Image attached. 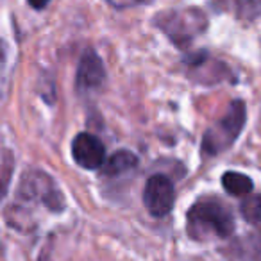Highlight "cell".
I'll return each mask as SVG.
<instances>
[{"label": "cell", "mask_w": 261, "mask_h": 261, "mask_svg": "<svg viewBox=\"0 0 261 261\" xmlns=\"http://www.w3.org/2000/svg\"><path fill=\"white\" fill-rule=\"evenodd\" d=\"M240 211H242L243 218L249 224L261 227V193L247 197L242 202V206H240Z\"/></svg>", "instance_id": "30bf717a"}, {"label": "cell", "mask_w": 261, "mask_h": 261, "mask_svg": "<svg viewBox=\"0 0 261 261\" xmlns=\"http://www.w3.org/2000/svg\"><path fill=\"white\" fill-rule=\"evenodd\" d=\"M240 250L247 261H261V231L243 240L240 243Z\"/></svg>", "instance_id": "8fae6325"}, {"label": "cell", "mask_w": 261, "mask_h": 261, "mask_svg": "<svg viewBox=\"0 0 261 261\" xmlns=\"http://www.w3.org/2000/svg\"><path fill=\"white\" fill-rule=\"evenodd\" d=\"M48 2H50V0H29L31 8H34V9H43Z\"/></svg>", "instance_id": "4fadbf2b"}, {"label": "cell", "mask_w": 261, "mask_h": 261, "mask_svg": "<svg viewBox=\"0 0 261 261\" xmlns=\"http://www.w3.org/2000/svg\"><path fill=\"white\" fill-rule=\"evenodd\" d=\"M106 81V68L102 59L95 50H86L83 54L77 66V77H75V86L79 93H88V91H95L104 84Z\"/></svg>", "instance_id": "52a82bcc"}, {"label": "cell", "mask_w": 261, "mask_h": 261, "mask_svg": "<svg viewBox=\"0 0 261 261\" xmlns=\"http://www.w3.org/2000/svg\"><path fill=\"white\" fill-rule=\"evenodd\" d=\"M6 66H8V47H6V43L0 41V88L4 86Z\"/></svg>", "instance_id": "7c38bea8"}, {"label": "cell", "mask_w": 261, "mask_h": 261, "mask_svg": "<svg viewBox=\"0 0 261 261\" xmlns=\"http://www.w3.org/2000/svg\"><path fill=\"white\" fill-rule=\"evenodd\" d=\"M247 122V108L242 100H232L227 113L206 130L202 138V152L206 156H217V154L227 150L232 143L238 140L243 125Z\"/></svg>", "instance_id": "7a4b0ae2"}, {"label": "cell", "mask_w": 261, "mask_h": 261, "mask_svg": "<svg viewBox=\"0 0 261 261\" xmlns=\"http://www.w3.org/2000/svg\"><path fill=\"white\" fill-rule=\"evenodd\" d=\"M18 193L23 199L41 200L50 210H61L63 207L61 193H59L58 186L54 185V181L45 172H29L27 175H23Z\"/></svg>", "instance_id": "5b68a950"}, {"label": "cell", "mask_w": 261, "mask_h": 261, "mask_svg": "<svg viewBox=\"0 0 261 261\" xmlns=\"http://www.w3.org/2000/svg\"><path fill=\"white\" fill-rule=\"evenodd\" d=\"M72 156L79 167L86 170H98L106 161V147L95 135L81 133L72 142Z\"/></svg>", "instance_id": "8992f818"}, {"label": "cell", "mask_w": 261, "mask_h": 261, "mask_svg": "<svg viewBox=\"0 0 261 261\" xmlns=\"http://www.w3.org/2000/svg\"><path fill=\"white\" fill-rule=\"evenodd\" d=\"M138 165V156L133 154L130 150H118L113 156H109L102 165V174L113 177V175L125 174V172L133 170Z\"/></svg>", "instance_id": "ba28073f"}, {"label": "cell", "mask_w": 261, "mask_h": 261, "mask_svg": "<svg viewBox=\"0 0 261 261\" xmlns=\"http://www.w3.org/2000/svg\"><path fill=\"white\" fill-rule=\"evenodd\" d=\"M175 190L167 175L156 174L149 177L143 190V204L152 217L163 218L174 210Z\"/></svg>", "instance_id": "277c9868"}, {"label": "cell", "mask_w": 261, "mask_h": 261, "mask_svg": "<svg viewBox=\"0 0 261 261\" xmlns=\"http://www.w3.org/2000/svg\"><path fill=\"white\" fill-rule=\"evenodd\" d=\"M222 186L225 188V192L231 193V195H249L252 192V179L245 174H240V172H225L222 175Z\"/></svg>", "instance_id": "9c48e42d"}, {"label": "cell", "mask_w": 261, "mask_h": 261, "mask_svg": "<svg viewBox=\"0 0 261 261\" xmlns=\"http://www.w3.org/2000/svg\"><path fill=\"white\" fill-rule=\"evenodd\" d=\"M234 231V218L229 207L215 197L199 199L188 211V234L197 242L229 238Z\"/></svg>", "instance_id": "6da1fadb"}, {"label": "cell", "mask_w": 261, "mask_h": 261, "mask_svg": "<svg viewBox=\"0 0 261 261\" xmlns=\"http://www.w3.org/2000/svg\"><path fill=\"white\" fill-rule=\"evenodd\" d=\"M156 23L179 47H182L185 43H190L192 38L206 27L204 15L200 11H195V9L161 13V15H158Z\"/></svg>", "instance_id": "3957f363"}]
</instances>
